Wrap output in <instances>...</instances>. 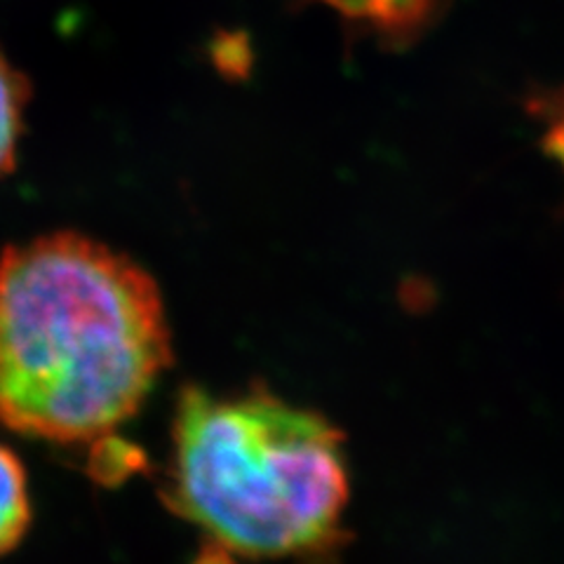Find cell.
I'll return each instance as SVG.
<instances>
[{
    "mask_svg": "<svg viewBox=\"0 0 564 564\" xmlns=\"http://www.w3.org/2000/svg\"><path fill=\"white\" fill-rule=\"evenodd\" d=\"M161 288L128 254L57 231L0 252V426L111 443L172 365Z\"/></svg>",
    "mask_w": 564,
    "mask_h": 564,
    "instance_id": "6da1fadb",
    "label": "cell"
},
{
    "mask_svg": "<svg viewBox=\"0 0 564 564\" xmlns=\"http://www.w3.org/2000/svg\"><path fill=\"white\" fill-rule=\"evenodd\" d=\"M165 489L174 513L240 557L329 564L348 541L344 433L267 383L182 388Z\"/></svg>",
    "mask_w": 564,
    "mask_h": 564,
    "instance_id": "7a4b0ae2",
    "label": "cell"
},
{
    "mask_svg": "<svg viewBox=\"0 0 564 564\" xmlns=\"http://www.w3.org/2000/svg\"><path fill=\"white\" fill-rule=\"evenodd\" d=\"M452 0H372V31L388 50H410L433 31Z\"/></svg>",
    "mask_w": 564,
    "mask_h": 564,
    "instance_id": "3957f363",
    "label": "cell"
},
{
    "mask_svg": "<svg viewBox=\"0 0 564 564\" xmlns=\"http://www.w3.org/2000/svg\"><path fill=\"white\" fill-rule=\"evenodd\" d=\"M31 83L0 47V180L17 165Z\"/></svg>",
    "mask_w": 564,
    "mask_h": 564,
    "instance_id": "277c9868",
    "label": "cell"
},
{
    "mask_svg": "<svg viewBox=\"0 0 564 564\" xmlns=\"http://www.w3.org/2000/svg\"><path fill=\"white\" fill-rule=\"evenodd\" d=\"M31 527L26 470L17 454L0 445V557L22 543Z\"/></svg>",
    "mask_w": 564,
    "mask_h": 564,
    "instance_id": "5b68a950",
    "label": "cell"
},
{
    "mask_svg": "<svg viewBox=\"0 0 564 564\" xmlns=\"http://www.w3.org/2000/svg\"><path fill=\"white\" fill-rule=\"evenodd\" d=\"M325 6L339 14L348 39H362L372 31V0H294V8Z\"/></svg>",
    "mask_w": 564,
    "mask_h": 564,
    "instance_id": "8992f818",
    "label": "cell"
},
{
    "mask_svg": "<svg viewBox=\"0 0 564 564\" xmlns=\"http://www.w3.org/2000/svg\"><path fill=\"white\" fill-rule=\"evenodd\" d=\"M524 109L529 116L541 122L564 116V85L532 90L524 97Z\"/></svg>",
    "mask_w": 564,
    "mask_h": 564,
    "instance_id": "52a82bcc",
    "label": "cell"
},
{
    "mask_svg": "<svg viewBox=\"0 0 564 564\" xmlns=\"http://www.w3.org/2000/svg\"><path fill=\"white\" fill-rule=\"evenodd\" d=\"M541 149L564 172V116L545 120V130H543V137H541Z\"/></svg>",
    "mask_w": 564,
    "mask_h": 564,
    "instance_id": "ba28073f",
    "label": "cell"
}]
</instances>
